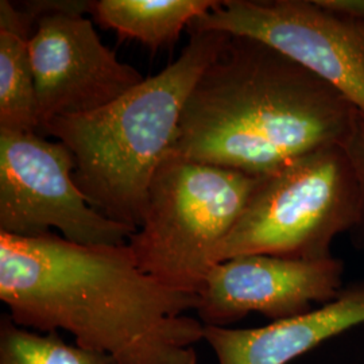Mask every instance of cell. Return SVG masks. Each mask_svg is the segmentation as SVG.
Here are the masks:
<instances>
[{
	"mask_svg": "<svg viewBox=\"0 0 364 364\" xmlns=\"http://www.w3.org/2000/svg\"><path fill=\"white\" fill-rule=\"evenodd\" d=\"M0 299L14 323L65 331L120 364H197L204 324L186 316L198 296L144 272L126 245L85 246L60 235L0 232Z\"/></svg>",
	"mask_w": 364,
	"mask_h": 364,
	"instance_id": "6da1fadb",
	"label": "cell"
},
{
	"mask_svg": "<svg viewBox=\"0 0 364 364\" xmlns=\"http://www.w3.org/2000/svg\"><path fill=\"white\" fill-rule=\"evenodd\" d=\"M358 108L272 46L231 36L191 92L173 151L263 177L316 150L350 142Z\"/></svg>",
	"mask_w": 364,
	"mask_h": 364,
	"instance_id": "7a4b0ae2",
	"label": "cell"
},
{
	"mask_svg": "<svg viewBox=\"0 0 364 364\" xmlns=\"http://www.w3.org/2000/svg\"><path fill=\"white\" fill-rule=\"evenodd\" d=\"M227 33H191L178 60L90 114L55 117L41 130L76 159L75 182L92 207L138 230L151 178L173 150L186 100Z\"/></svg>",
	"mask_w": 364,
	"mask_h": 364,
	"instance_id": "3957f363",
	"label": "cell"
},
{
	"mask_svg": "<svg viewBox=\"0 0 364 364\" xmlns=\"http://www.w3.org/2000/svg\"><path fill=\"white\" fill-rule=\"evenodd\" d=\"M259 180L171 150L156 168L142 224L129 239L139 267L168 287L198 294Z\"/></svg>",
	"mask_w": 364,
	"mask_h": 364,
	"instance_id": "277c9868",
	"label": "cell"
},
{
	"mask_svg": "<svg viewBox=\"0 0 364 364\" xmlns=\"http://www.w3.org/2000/svg\"><path fill=\"white\" fill-rule=\"evenodd\" d=\"M358 207V180L346 146L316 150L260 177L215 263L251 254L331 258L335 239L351 231Z\"/></svg>",
	"mask_w": 364,
	"mask_h": 364,
	"instance_id": "5b68a950",
	"label": "cell"
},
{
	"mask_svg": "<svg viewBox=\"0 0 364 364\" xmlns=\"http://www.w3.org/2000/svg\"><path fill=\"white\" fill-rule=\"evenodd\" d=\"M75 169V156L60 141L0 130V232L38 237L57 230L78 245H126L136 230L93 208Z\"/></svg>",
	"mask_w": 364,
	"mask_h": 364,
	"instance_id": "8992f818",
	"label": "cell"
},
{
	"mask_svg": "<svg viewBox=\"0 0 364 364\" xmlns=\"http://www.w3.org/2000/svg\"><path fill=\"white\" fill-rule=\"evenodd\" d=\"M188 31H221L272 46L343 93L364 120V21L317 0H224Z\"/></svg>",
	"mask_w": 364,
	"mask_h": 364,
	"instance_id": "52a82bcc",
	"label": "cell"
},
{
	"mask_svg": "<svg viewBox=\"0 0 364 364\" xmlns=\"http://www.w3.org/2000/svg\"><path fill=\"white\" fill-rule=\"evenodd\" d=\"M37 19L28 41L39 130L52 119L90 114L111 105L144 78L105 46L91 19L90 1H33Z\"/></svg>",
	"mask_w": 364,
	"mask_h": 364,
	"instance_id": "ba28073f",
	"label": "cell"
},
{
	"mask_svg": "<svg viewBox=\"0 0 364 364\" xmlns=\"http://www.w3.org/2000/svg\"><path fill=\"white\" fill-rule=\"evenodd\" d=\"M344 262L291 259L264 254L216 263L201 287L197 317L205 326H227L260 313L281 321L335 299L344 287Z\"/></svg>",
	"mask_w": 364,
	"mask_h": 364,
	"instance_id": "9c48e42d",
	"label": "cell"
},
{
	"mask_svg": "<svg viewBox=\"0 0 364 364\" xmlns=\"http://www.w3.org/2000/svg\"><path fill=\"white\" fill-rule=\"evenodd\" d=\"M364 324V278L320 308L259 328L204 326L218 364H289L329 338Z\"/></svg>",
	"mask_w": 364,
	"mask_h": 364,
	"instance_id": "30bf717a",
	"label": "cell"
},
{
	"mask_svg": "<svg viewBox=\"0 0 364 364\" xmlns=\"http://www.w3.org/2000/svg\"><path fill=\"white\" fill-rule=\"evenodd\" d=\"M36 19L9 0L0 1V130H39L38 105L28 41Z\"/></svg>",
	"mask_w": 364,
	"mask_h": 364,
	"instance_id": "8fae6325",
	"label": "cell"
},
{
	"mask_svg": "<svg viewBox=\"0 0 364 364\" xmlns=\"http://www.w3.org/2000/svg\"><path fill=\"white\" fill-rule=\"evenodd\" d=\"M216 4L215 0H97L90 1V13L100 25L158 50Z\"/></svg>",
	"mask_w": 364,
	"mask_h": 364,
	"instance_id": "7c38bea8",
	"label": "cell"
},
{
	"mask_svg": "<svg viewBox=\"0 0 364 364\" xmlns=\"http://www.w3.org/2000/svg\"><path fill=\"white\" fill-rule=\"evenodd\" d=\"M0 364H120L107 353L68 344L57 332L41 333L0 317Z\"/></svg>",
	"mask_w": 364,
	"mask_h": 364,
	"instance_id": "4fadbf2b",
	"label": "cell"
},
{
	"mask_svg": "<svg viewBox=\"0 0 364 364\" xmlns=\"http://www.w3.org/2000/svg\"><path fill=\"white\" fill-rule=\"evenodd\" d=\"M346 149L351 158L359 188L358 216L348 235L355 247L364 250V122L350 139V142L346 144Z\"/></svg>",
	"mask_w": 364,
	"mask_h": 364,
	"instance_id": "5bb4252c",
	"label": "cell"
},
{
	"mask_svg": "<svg viewBox=\"0 0 364 364\" xmlns=\"http://www.w3.org/2000/svg\"><path fill=\"white\" fill-rule=\"evenodd\" d=\"M317 3L333 13L364 21V0H317Z\"/></svg>",
	"mask_w": 364,
	"mask_h": 364,
	"instance_id": "9a60e30c",
	"label": "cell"
}]
</instances>
